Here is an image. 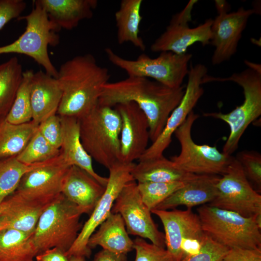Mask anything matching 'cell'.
<instances>
[{"label":"cell","instance_id":"f35d334b","mask_svg":"<svg viewBox=\"0 0 261 261\" xmlns=\"http://www.w3.org/2000/svg\"><path fill=\"white\" fill-rule=\"evenodd\" d=\"M26 6L23 0H0V30L12 19L18 18Z\"/></svg>","mask_w":261,"mask_h":261},{"label":"cell","instance_id":"7a4b0ae2","mask_svg":"<svg viewBox=\"0 0 261 261\" xmlns=\"http://www.w3.org/2000/svg\"><path fill=\"white\" fill-rule=\"evenodd\" d=\"M110 77L108 69L99 65L90 54L64 62L58 70L62 97L57 115L79 118L88 113L98 105Z\"/></svg>","mask_w":261,"mask_h":261},{"label":"cell","instance_id":"9c48e42d","mask_svg":"<svg viewBox=\"0 0 261 261\" xmlns=\"http://www.w3.org/2000/svg\"><path fill=\"white\" fill-rule=\"evenodd\" d=\"M198 114L191 111L174 134L181 147L180 152L171 160L184 172L199 175H222L233 157L220 152L216 146L196 144L191 137V128Z\"/></svg>","mask_w":261,"mask_h":261},{"label":"cell","instance_id":"8d00e7d4","mask_svg":"<svg viewBox=\"0 0 261 261\" xmlns=\"http://www.w3.org/2000/svg\"><path fill=\"white\" fill-rule=\"evenodd\" d=\"M38 130L51 145L60 149L62 142V130L60 116L56 114L48 117L39 124Z\"/></svg>","mask_w":261,"mask_h":261},{"label":"cell","instance_id":"cb8c5ba5","mask_svg":"<svg viewBox=\"0 0 261 261\" xmlns=\"http://www.w3.org/2000/svg\"><path fill=\"white\" fill-rule=\"evenodd\" d=\"M49 19L60 29L71 30L79 22L91 18L97 0H38Z\"/></svg>","mask_w":261,"mask_h":261},{"label":"cell","instance_id":"d6a6232c","mask_svg":"<svg viewBox=\"0 0 261 261\" xmlns=\"http://www.w3.org/2000/svg\"><path fill=\"white\" fill-rule=\"evenodd\" d=\"M59 153L60 149L51 145L37 130L24 149L16 157L22 163L29 165L46 161Z\"/></svg>","mask_w":261,"mask_h":261},{"label":"cell","instance_id":"5b68a950","mask_svg":"<svg viewBox=\"0 0 261 261\" xmlns=\"http://www.w3.org/2000/svg\"><path fill=\"white\" fill-rule=\"evenodd\" d=\"M33 3L31 12L18 18L26 21L24 32L13 43L0 46V55L10 53L26 55L42 66L47 73L57 78L58 70L49 58L48 47L59 44L58 33L60 29L49 19L38 0Z\"/></svg>","mask_w":261,"mask_h":261},{"label":"cell","instance_id":"6da1fadb","mask_svg":"<svg viewBox=\"0 0 261 261\" xmlns=\"http://www.w3.org/2000/svg\"><path fill=\"white\" fill-rule=\"evenodd\" d=\"M185 91L183 86L174 88L146 77L128 76L122 80L106 83L98 104L113 107L127 102L136 103L147 118L150 140L153 142L181 102Z\"/></svg>","mask_w":261,"mask_h":261},{"label":"cell","instance_id":"603a6c76","mask_svg":"<svg viewBox=\"0 0 261 261\" xmlns=\"http://www.w3.org/2000/svg\"><path fill=\"white\" fill-rule=\"evenodd\" d=\"M60 117L62 130V142L60 151L63 157L70 165H75L83 169L101 185L106 187L108 177H103L95 171L92 159L82 144L77 118Z\"/></svg>","mask_w":261,"mask_h":261},{"label":"cell","instance_id":"4dcf8cb0","mask_svg":"<svg viewBox=\"0 0 261 261\" xmlns=\"http://www.w3.org/2000/svg\"><path fill=\"white\" fill-rule=\"evenodd\" d=\"M39 163L24 164L16 157L0 160V204L15 191L24 174Z\"/></svg>","mask_w":261,"mask_h":261},{"label":"cell","instance_id":"4fadbf2b","mask_svg":"<svg viewBox=\"0 0 261 261\" xmlns=\"http://www.w3.org/2000/svg\"><path fill=\"white\" fill-rule=\"evenodd\" d=\"M111 213L121 215L129 234L148 239L155 245L165 247L164 234L158 230L151 211L142 201L135 181L124 186L115 201Z\"/></svg>","mask_w":261,"mask_h":261},{"label":"cell","instance_id":"484cf974","mask_svg":"<svg viewBox=\"0 0 261 261\" xmlns=\"http://www.w3.org/2000/svg\"><path fill=\"white\" fill-rule=\"evenodd\" d=\"M131 174L138 182H153L186 183L199 174L188 173L177 168L171 160L163 155L155 158L139 160L135 164Z\"/></svg>","mask_w":261,"mask_h":261},{"label":"cell","instance_id":"4316f807","mask_svg":"<svg viewBox=\"0 0 261 261\" xmlns=\"http://www.w3.org/2000/svg\"><path fill=\"white\" fill-rule=\"evenodd\" d=\"M142 0H122L115 13L117 40L119 44L131 43L136 47L145 51V45L140 36V24Z\"/></svg>","mask_w":261,"mask_h":261},{"label":"cell","instance_id":"7c38bea8","mask_svg":"<svg viewBox=\"0 0 261 261\" xmlns=\"http://www.w3.org/2000/svg\"><path fill=\"white\" fill-rule=\"evenodd\" d=\"M135 163L118 161L108 170L109 175L104 191L88 219L82 226L71 248L65 253L69 259L72 256L89 257L91 251L88 242L97 228L111 214L113 204L124 186L134 179L131 174Z\"/></svg>","mask_w":261,"mask_h":261},{"label":"cell","instance_id":"1f68e13d","mask_svg":"<svg viewBox=\"0 0 261 261\" xmlns=\"http://www.w3.org/2000/svg\"><path fill=\"white\" fill-rule=\"evenodd\" d=\"M33 72V71L30 70L23 72L22 80L13 104L5 116L6 119L12 124H23L32 119L29 86Z\"/></svg>","mask_w":261,"mask_h":261},{"label":"cell","instance_id":"f1b7e54d","mask_svg":"<svg viewBox=\"0 0 261 261\" xmlns=\"http://www.w3.org/2000/svg\"><path fill=\"white\" fill-rule=\"evenodd\" d=\"M38 125L32 120L23 124L9 122L0 118V160L17 156L25 147Z\"/></svg>","mask_w":261,"mask_h":261},{"label":"cell","instance_id":"2e32d148","mask_svg":"<svg viewBox=\"0 0 261 261\" xmlns=\"http://www.w3.org/2000/svg\"><path fill=\"white\" fill-rule=\"evenodd\" d=\"M188 70V79L183 98L179 104L169 116L165 126L157 139L148 146L139 160L158 158L172 142V137L176 129L184 122L193 111L204 90L202 79L207 74V69L203 64L193 65Z\"/></svg>","mask_w":261,"mask_h":261},{"label":"cell","instance_id":"7402d4cb","mask_svg":"<svg viewBox=\"0 0 261 261\" xmlns=\"http://www.w3.org/2000/svg\"><path fill=\"white\" fill-rule=\"evenodd\" d=\"M219 177L217 175H199L172 193L155 209L169 210L180 205L191 208L196 205L209 203L216 197V185Z\"/></svg>","mask_w":261,"mask_h":261},{"label":"cell","instance_id":"8fae6325","mask_svg":"<svg viewBox=\"0 0 261 261\" xmlns=\"http://www.w3.org/2000/svg\"><path fill=\"white\" fill-rule=\"evenodd\" d=\"M216 195L209 205L232 211L245 218L261 215V195L246 178L239 162L233 157L216 185Z\"/></svg>","mask_w":261,"mask_h":261},{"label":"cell","instance_id":"d590c367","mask_svg":"<svg viewBox=\"0 0 261 261\" xmlns=\"http://www.w3.org/2000/svg\"><path fill=\"white\" fill-rule=\"evenodd\" d=\"M133 249L136 252L134 261H174L164 247L149 244L139 237L133 241Z\"/></svg>","mask_w":261,"mask_h":261},{"label":"cell","instance_id":"7bdbcfd3","mask_svg":"<svg viewBox=\"0 0 261 261\" xmlns=\"http://www.w3.org/2000/svg\"><path fill=\"white\" fill-rule=\"evenodd\" d=\"M245 62L249 68L261 72V64L253 63L248 61Z\"/></svg>","mask_w":261,"mask_h":261},{"label":"cell","instance_id":"f546056e","mask_svg":"<svg viewBox=\"0 0 261 261\" xmlns=\"http://www.w3.org/2000/svg\"><path fill=\"white\" fill-rule=\"evenodd\" d=\"M24 72L17 57L0 64V118L5 117L15 99Z\"/></svg>","mask_w":261,"mask_h":261},{"label":"cell","instance_id":"5bb4252c","mask_svg":"<svg viewBox=\"0 0 261 261\" xmlns=\"http://www.w3.org/2000/svg\"><path fill=\"white\" fill-rule=\"evenodd\" d=\"M197 2L190 0L182 11L174 15L165 31L152 44V52H171L181 55L187 53L188 48L196 43L203 46L210 43L213 19H208L195 28H190L188 25L191 19L192 9Z\"/></svg>","mask_w":261,"mask_h":261},{"label":"cell","instance_id":"60d3db41","mask_svg":"<svg viewBox=\"0 0 261 261\" xmlns=\"http://www.w3.org/2000/svg\"><path fill=\"white\" fill-rule=\"evenodd\" d=\"M36 261H69L65 252L57 247L47 249L37 255Z\"/></svg>","mask_w":261,"mask_h":261},{"label":"cell","instance_id":"e575fe53","mask_svg":"<svg viewBox=\"0 0 261 261\" xmlns=\"http://www.w3.org/2000/svg\"><path fill=\"white\" fill-rule=\"evenodd\" d=\"M235 159L240 163L248 181L258 188H261V155L253 150L239 152Z\"/></svg>","mask_w":261,"mask_h":261},{"label":"cell","instance_id":"30bf717a","mask_svg":"<svg viewBox=\"0 0 261 261\" xmlns=\"http://www.w3.org/2000/svg\"><path fill=\"white\" fill-rule=\"evenodd\" d=\"M151 212L160 219L165 231L167 250L174 261L198 253L206 238L200 218L191 208L186 210L154 209Z\"/></svg>","mask_w":261,"mask_h":261},{"label":"cell","instance_id":"3957f363","mask_svg":"<svg viewBox=\"0 0 261 261\" xmlns=\"http://www.w3.org/2000/svg\"><path fill=\"white\" fill-rule=\"evenodd\" d=\"M77 119L81 141L91 158L108 169L119 161L121 121L116 110L98 104Z\"/></svg>","mask_w":261,"mask_h":261},{"label":"cell","instance_id":"8992f818","mask_svg":"<svg viewBox=\"0 0 261 261\" xmlns=\"http://www.w3.org/2000/svg\"><path fill=\"white\" fill-rule=\"evenodd\" d=\"M77 206L60 193L41 216L32 239L38 254L57 247L65 253L82 227Z\"/></svg>","mask_w":261,"mask_h":261},{"label":"cell","instance_id":"ab89813d","mask_svg":"<svg viewBox=\"0 0 261 261\" xmlns=\"http://www.w3.org/2000/svg\"><path fill=\"white\" fill-rule=\"evenodd\" d=\"M220 261H261V249L229 248Z\"/></svg>","mask_w":261,"mask_h":261},{"label":"cell","instance_id":"44dd1931","mask_svg":"<svg viewBox=\"0 0 261 261\" xmlns=\"http://www.w3.org/2000/svg\"><path fill=\"white\" fill-rule=\"evenodd\" d=\"M32 120L37 125L57 114L62 91L57 78L40 70L33 72L30 81Z\"/></svg>","mask_w":261,"mask_h":261},{"label":"cell","instance_id":"836d02e7","mask_svg":"<svg viewBox=\"0 0 261 261\" xmlns=\"http://www.w3.org/2000/svg\"><path fill=\"white\" fill-rule=\"evenodd\" d=\"M137 183L142 200L150 211L186 184L180 182H145Z\"/></svg>","mask_w":261,"mask_h":261},{"label":"cell","instance_id":"ffe728a7","mask_svg":"<svg viewBox=\"0 0 261 261\" xmlns=\"http://www.w3.org/2000/svg\"><path fill=\"white\" fill-rule=\"evenodd\" d=\"M105 187L83 169L72 165L65 176L61 193L77 206L82 215H90Z\"/></svg>","mask_w":261,"mask_h":261},{"label":"cell","instance_id":"d4e9b609","mask_svg":"<svg viewBox=\"0 0 261 261\" xmlns=\"http://www.w3.org/2000/svg\"><path fill=\"white\" fill-rule=\"evenodd\" d=\"M98 246L103 249L120 254L127 255L133 249V241L129 236L119 214L111 213L90 236L89 248Z\"/></svg>","mask_w":261,"mask_h":261},{"label":"cell","instance_id":"ee69618b","mask_svg":"<svg viewBox=\"0 0 261 261\" xmlns=\"http://www.w3.org/2000/svg\"><path fill=\"white\" fill-rule=\"evenodd\" d=\"M69 261H85V257L82 256H72L69 258Z\"/></svg>","mask_w":261,"mask_h":261},{"label":"cell","instance_id":"e0dca14e","mask_svg":"<svg viewBox=\"0 0 261 261\" xmlns=\"http://www.w3.org/2000/svg\"><path fill=\"white\" fill-rule=\"evenodd\" d=\"M115 107L121 121L119 161L132 163L135 160H139L148 147V121L134 102H124Z\"/></svg>","mask_w":261,"mask_h":261},{"label":"cell","instance_id":"ba28073f","mask_svg":"<svg viewBox=\"0 0 261 261\" xmlns=\"http://www.w3.org/2000/svg\"><path fill=\"white\" fill-rule=\"evenodd\" d=\"M105 53L109 61L125 71L128 76L151 78L174 88L182 86L188 75V63L192 58V55L187 53L178 55L162 52L156 58L142 54L135 59H128L108 47L105 49Z\"/></svg>","mask_w":261,"mask_h":261},{"label":"cell","instance_id":"9a60e30c","mask_svg":"<svg viewBox=\"0 0 261 261\" xmlns=\"http://www.w3.org/2000/svg\"><path fill=\"white\" fill-rule=\"evenodd\" d=\"M218 15L213 20L210 43L215 47L211 58L214 65L229 60L236 52L248 18L255 12L254 9L243 7L228 13V4L224 0H215Z\"/></svg>","mask_w":261,"mask_h":261},{"label":"cell","instance_id":"277c9868","mask_svg":"<svg viewBox=\"0 0 261 261\" xmlns=\"http://www.w3.org/2000/svg\"><path fill=\"white\" fill-rule=\"evenodd\" d=\"M215 81H232L243 89V103L230 112L203 114L205 116L220 119L229 125L230 133L223 145L222 152L232 155L237 149L246 128L261 115V72L248 68L240 72L233 73L228 77H216L206 74L202 79V84Z\"/></svg>","mask_w":261,"mask_h":261},{"label":"cell","instance_id":"d6986e66","mask_svg":"<svg viewBox=\"0 0 261 261\" xmlns=\"http://www.w3.org/2000/svg\"><path fill=\"white\" fill-rule=\"evenodd\" d=\"M71 166L60 153L39 163L21 178L15 192L34 197H55L61 192L65 176Z\"/></svg>","mask_w":261,"mask_h":261},{"label":"cell","instance_id":"b9f144b4","mask_svg":"<svg viewBox=\"0 0 261 261\" xmlns=\"http://www.w3.org/2000/svg\"><path fill=\"white\" fill-rule=\"evenodd\" d=\"M93 261H127L126 255L116 254L102 249L94 256Z\"/></svg>","mask_w":261,"mask_h":261},{"label":"cell","instance_id":"52a82bcc","mask_svg":"<svg viewBox=\"0 0 261 261\" xmlns=\"http://www.w3.org/2000/svg\"><path fill=\"white\" fill-rule=\"evenodd\" d=\"M204 233L227 248L261 249V229L254 218L208 205L197 209Z\"/></svg>","mask_w":261,"mask_h":261},{"label":"cell","instance_id":"ac0fdd59","mask_svg":"<svg viewBox=\"0 0 261 261\" xmlns=\"http://www.w3.org/2000/svg\"><path fill=\"white\" fill-rule=\"evenodd\" d=\"M58 195L34 197L14 192L0 204V230L13 229L32 234L43 213Z\"/></svg>","mask_w":261,"mask_h":261},{"label":"cell","instance_id":"74e56055","mask_svg":"<svg viewBox=\"0 0 261 261\" xmlns=\"http://www.w3.org/2000/svg\"><path fill=\"white\" fill-rule=\"evenodd\" d=\"M228 250V248L217 243L207 236L198 253L187 256L181 261H220Z\"/></svg>","mask_w":261,"mask_h":261},{"label":"cell","instance_id":"83f0119b","mask_svg":"<svg viewBox=\"0 0 261 261\" xmlns=\"http://www.w3.org/2000/svg\"><path fill=\"white\" fill-rule=\"evenodd\" d=\"M32 234L13 229L0 230V261H34L38 251Z\"/></svg>","mask_w":261,"mask_h":261}]
</instances>
